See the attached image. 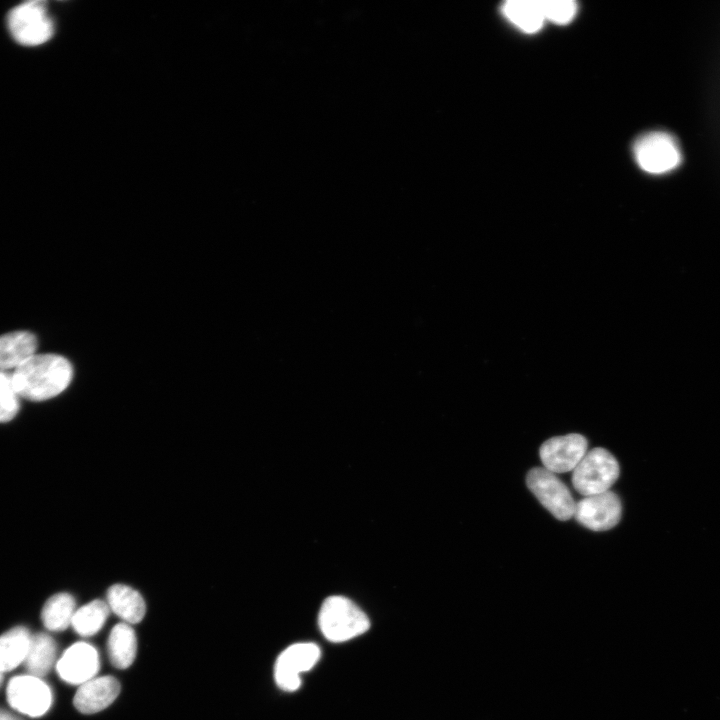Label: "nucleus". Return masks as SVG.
<instances>
[{"instance_id": "1", "label": "nucleus", "mask_w": 720, "mask_h": 720, "mask_svg": "<svg viewBox=\"0 0 720 720\" xmlns=\"http://www.w3.org/2000/svg\"><path fill=\"white\" fill-rule=\"evenodd\" d=\"M20 398L44 401L62 393L73 377L71 363L58 354H35L12 372Z\"/></svg>"}, {"instance_id": "2", "label": "nucleus", "mask_w": 720, "mask_h": 720, "mask_svg": "<svg viewBox=\"0 0 720 720\" xmlns=\"http://www.w3.org/2000/svg\"><path fill=\"white\" fill-rule=\"evenodd\" d=\"M319 627L324 637L332 642L355 638L370 627L367 615L351 600L343 596H330L319 612Z\"/></svg>"}, {"instance_id": "3", "label": "nucleus", "mask_w": 720, "mask_h": 720, "mask_svg": "<svg viewBox=\"0 0 720 720\" xmlns=\"http://www.w3.org/2000/svg\"><path fill=\"white\" fill-rule=\"evenodd\" d=\"M619 476V465L604 448L588 451L572 474L574 488L584 496L609 491Z\"/></svg>"}, {"instance_id": "4", "label": "nucleus", "mask_w": 720, "mask_h": 720, "mask_svg": "<svg viewBox=\"0 0 720 720\" xmlns=\"http://www.w3.org/2000/svg\"><path fill=\"white\" fill-rule=\"evenodd\" d=\"M634 158L650 174H663L679 166L681 153L673 136L654 131L640 136L634 143Z\"/></svg>"}, {"instance_id": "5", "label": "nucleus", "mask_w": 720, "mask_h": 720, "mask_svg": "<svg viewBox=\"0 0 720 720\" xmlns=\"http://www.w3.org/2000/svg\"><path fill=\"white\" fill-rule=\"evenodd\" d=\"M8 28L14 40L24 46H38L53 35V23L45 2L30 1L14 7L8 15Z\"/></svg>"}, {"instance_id": "6", "label": "nucleus", "mask_w": 720, "mask_h": 720, "mask_svg": "<svg viewBox=\"0 0 720 720\" xmlns=\"http://www.w3.org/2000/svg\"><path fill=\"white\" fill-rule=\"evenodd\" d=\"M531 492L557 519L565 521L574 515L575 501L567 486L545 468L531 469L526 478Z\"/></svg>"}, {"instance_id": "7", "label": "nucleus", "mask_w": 720, "mask_h": 720, "mask_svg": "<svg viewBox=\"0 0 720 720\" xmlns=\"http://www.w3.org/2000/svg\"><path fill=\"white\" fill-rule=\"evenodd\" d=\"M10 706L27 716L40 717L52 704V692L39 677L29 674L13 677L6 690Z\"/></svg>"}, {"instance_id": "8", "label": "nucleus", "mask_w": 720, "mask_h": 720, "mask_svg": "<svg viewBox=\"0 0 720 720\" xmlns=\"http://www.w3.org/2000/svg\"><path fill=\"white\" fill-rule=\"evenodd\" d=\"M320 658L319 647L311 642L287 647L277 658L274 677L282 690L291 692L301 684L300 674L310 670Z\"/></svg>"}, {"instance_id": "9", "label": "nucleus", "mask_w": 720, "mask_h": 720, "mask_svg": "<svg viewBox=\"0 0 720 720\" xmlns=\"http://www.w3.org/2000/svg\"><path fill=\"white\" fill-rule=\"evenodd\" d=\"M621 511L619 497L611 491H606L585 496L577 502L573 516L588 529L604 531L611 529L619 522Z\"/></svg>"}, {"instance_id": "10", "label": "nucleus", "mask_w": 720, "mask_h": 720, "mask_svg": "<svg viewBox=\"0 0 720 720\" xmlns=\"http://www.w3.org/2000/svg\"><path fill=\"white\" fill-rule=\"evenodd\" d=\"M587 450V440L580 434L553 437L540 447L539 454L544 468L553 473L574 470Z\"/></svg>"}, {"instance_id": "11", "label": "nucleus", "mask_w": 720, "mask_h": 720, "mask_svg": "<svg viewBox=\"0 0 720 720\" xmlns=\"http://www.w3.org/2000/svg\"><path fill=\"white\" fill-rule=\"evenodd\" d=\"M99 668V654L95 647L86 642L71 645L56 662L60 678L79 686L96 677Z\"/></svg>"}, {"instance_id": "12", "label": "nucleus", "mask_w": 720, "mask_h": 720, "mask_svg": "<svg viewBox=\"0 0 720 720\" xmlns=\"http://www.w3.org/2000/svg\"><path fill=\"white\" fill-rule=\"evenodd\" d=\"M119 692L120 684L116 678L94 677L79 686L73 704L83 714L97 713L111 705Z\"/></svg>"}, {"instance_id": "13", "label": "nucleus", "mask_w": 720, "mask_h": 720, "mask_svg": "<svg viewBox=\"0 0 720 720\" xmlns=\"http://www.w3.org/2000/svg\"><path fill=\"white\" fill-rule=\"evenodd\" d=\"M38 341L29 331L0 335V371L13 372L36 354Z\"/></svg>"}, {"instance_id": "14", "label": "nucleus", "mask_w": 720, "mask_h": 720, "mask_svg": "<svg viewBox=\"0 0 720 720\" xmlns=\"http://www.w3.org/2000/svg\"><path fill=\"white\" fill-rule=\"evenodd\" d=\"M110 611L127 624L139 623L145 616L146 605L141 594L130 586L115 584L107 591Z\"/></svg>"}, {"instance_id": "15", "label": "nucleus", "mask_w": 720, "mask_h": 720, "mask_svg": "<svg viewBox=\"0 0 720 720\" xmlns=\"http://www.w3.org/2000/svg\"><path fill=\"white\" fill-rule=\"evenodd\" d=\"M107 651L110 663L117 669H126L133 663L137 652V638L129 624L121 622L112 628Z\"/></svg>"}, {"instance_id": "16", "label": "nucleus", "mask_w": 720, "mask_h": 720, "mask_svg": "<svg viewBox=\"0 0 720 720\" xmlns=\"http://www.w3.org/2000/svg\"><path fill=\"white\" fill-rule=\"evenodd\" d=\"M32 635L23 626L14 627L0 635V671H11L24 663Z\"/></svg>"}, {"instance_id": "17", "label": "nucleus", "mask_w": 720, "mask_h": 720, "mask_svg": "<svg viewBox=\"0 0 720 720\" xmlns=\"http://www.w3.org/2000/svg\"><path fill=\"white\" fill-rule=\"evenodd\" d=\"M501 10L510 23L525 33L539 31L546 21L540 0H509Z\"/></svg>"}, {"instance_id": "18", "label": "nucleus", "mask_w": 720, "mask_h": 720, "mask_svg": "<svg viewBox=\"0 0 720 720\" xmlns=\"http://www.w3.org/2000/svg\"><path fill=\"white\" fill-rule=\"evenodd\" d=\"M56 662V644L45 633L32 635L30 646L24 660L29 675L42 678L47 675Z\"/></svg>"}, {"instance_id": "19", "label": "nucleus", "mask_w": 720, "mask_h": 720, "mask_svg": "<svg viewBox=\"0 0 720 720\" xmlns=\"http://www.w3.org/2000/svg\"><path fill=\"white\" fill-rule=\"evenodd\" d=\"M76 611L74 598L68 593L50 597L43 606L41 619L46 629L62 631L71 626Z\"/></svg>"}, {"instance_id": "20", "label": "nucleus", "mask_w": 720, "mask_h": 720, "mask_svg": "<svg viewBox=\"0 0 720 720\" xmlns=\"http://www.w3.org/2000/svg\"><path fill=\"white\" fill-rule=\"evenodd\" d=\"M110 613L106 601L93 600L76 609L71 626L83 637L92 636L100 631Z\"/></svg>"}, {"instance_id": "21", "label": "nucleus", "mask_w": 720, "mask_h": 720, "mask_svg": "<svg viewBox=\"0 0 720 720\" xmlns=\"http://www.w3.org/2000/svg\"><path fill=\"white\" fill-rule=\"evenodd\" d=\"M19 400L12 372L0 371V423L9 422L17 415Z\"/></svg>"}, {"instance_id": "22", "label": "nucleus", "mask_w": 720, "mask_h": 720, "mask_svg": "<svg viewBox=\"0 0 720 720\" xmlns=\"http://www.w3.org/2000/svg\"><path fill=\"white\" fill-rule=\"evenodd\" d=\"M545 20L567 24L576 15L577 4L572 0H540Z\"/></svg>"}, {"instance_id": "23", "label": "nucleus", "mask_w": 720, "mask_h": 720, "mask_svg": "<svg viewBox=\"0 0 720 720\" xmlns=\"http://www.w3.org/2000/svg\"><path fill=\"white\" fill-rule=\"evenodd\" d=\"M0 720H20V719H18L17 717H15L14 715H12L8 712L0 711Z\"/></svg>"}, {"instance_id": "24", "label": "nucleus", "mask_w": 720, "mask_h": 720, "mask_svg": "<svg viewBox=\"0 0 720 720\" xmlns=\"http://www.w3.org/2000/svg\"><path fill=\"white\" fill-rule=\"evenodd\" d=\"M2 680H3V673L0 671V685L2 683Z\"/></svg>"}]
</instances>
